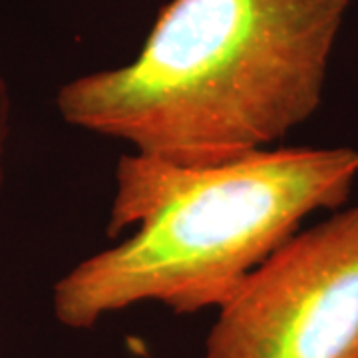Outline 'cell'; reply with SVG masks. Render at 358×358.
<instances>
[{"mask_svg": "<svg viewBox=\"0 0 358 358\" xmlns=\"http://www.w3.org/2000/svg\"><path fill=\"white\" fill-rule=\"evenodd\" d=\"M350 0H171L138 56L56 92L68 126L209 166L268 150L319 110Z\"/></svg>", "mask_w": 358, "mask_h": 358, "instance_id": "obj_1", "label": "cell"}, {"mask_svg": "<svg viewBox=\"0 0 358 358\" xmlns=\"http://www.w3.org/2000/svg\"><path fill=\"white\" fill-rule=\"evenodd\" d=\"M114 178L106 235L134 233L54 282V319L74 331L150 301L176 315L219 308L308 215L348 201L358 150H261L209 166L128 154Z\"/></svg>", "mask_w": 358, "mask_h": 358, "instance_id": "obj_2", "label": "cell"}, {"mask_svg": "<svg viewBox=\"0 0 358 358\" xmlns=\"http://www.w3.org/2000/svg\"><path fill=\"white\" fill-rule=\"evenodd\" d=\"M205 358H358V205L267 257L217 308Z\"/></svg>", "mask_w": 358, "mask_h": 358, "instance_id": "obj_3", "label": "cell"}, {"mask_svg": "<svg viewBox=\"0 0 358 358\" xmlns=\"http://www.w3.org/2000/svg\"><path fill=\"white\" fill-rule=\"evenodd\" d=\"M10 129H13V102H10L6 80L0 74V189L6 178V154H8Z\"/></svg>", "mask_w": 358, "mask_h": 358, "instance_id": "obj_4", "label": "cell"}]
</instances>
